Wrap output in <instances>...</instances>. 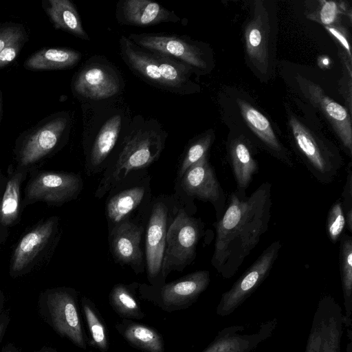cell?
<instances>
[{
	"label": "cell",
	"mask_w": 352,
	"mask_h": 352,
	"mask_svg": "<svg viewBox=\"0 0 352 352\" xmlns=\"http://www.w3.org/2000/svg\"><path fill=\"white\" fill-rule=\"evenodd\" d=\"M4 295L2 291L0 289V314L4 304Z\"/></svg>",
	"instance_id": "cell-45"
},
{
	"label": "cell",
	"mask_w": 352,
	"mask_h": 352,
	"mask_svg": "<svg viewBox=\"0 0 352 352\" xmlns=\"http://www.w3.org/2000/svg\"><path fill=\"white\" fill-rule=\"evenodd\" d=\"M27 37L23 26L15 23L0 24V52L10 43Z\"/></svg>",
	"instance_id": "cell-38"
},
{
	"label": "cell",
	"mask_w": 352,
	"mask_h": 352,
	"mask_svg": "<svg viewBox=\"0 0 352 352\" xmlns=\"http://www.w3.org/2000/svg\"><path fill=\"white\" fill-rule=\"evenodd\" d=\"M38 304L40 316L56 333L77 347L87 349V338L82 325L78 293L74 289H47L41 293Z\"/></svg>",
	"instance_id": "cell-6"
},
{
	"label": "cell",
	"mask_w": 352,
	"mask_h": 352,
	"mask_svg": "<svg viewBox=\"0 0 352 352\" xmlns=\"http://www.w3.org/2000/svg\"><path fill=\"white\" fill-rule=\"evenodd\" d=\"M164 146V138L153 130H139L128 137L115 158L107 162L95 197L102 198L129 175L146 169L159 158Z\"/></svg>",
	"instance_id": "cell-3"
},
{
	"label": "cell",
	"mask_w": 352,
	"mask_h": 352,
	"mask_svg": "<svg viewBox=\"0 0 352 352\" xmlns=\"http://www.w3.org/2000/svg\"><path fill=\"white\" fill-rule=\"evenodd\" d=\"M120 47L124 63L147 82L177 94H184L190 88L193 71L182 62L142 49L125 36L120 39Z\"/></svg>",
	"instance_id": "cell-2"
},
{
	"label": "cell",
	"mask_w": 352,
	"mask_h": 352,
	"mask_svg": "<svg viewBox=\"0 0 352 352\" xmlns=\"http://www.w3.org/2000/svg\"><path fill=\"white\" fill-rule=\"evenodd\" d=\"M81 57L80 52L70 48H43L28 58L24 67L30 70L68 69L77 64Z\"/></svg>",
	"instance_id": "cell-28"
},
{
	"label": "cell",
	"mask_w": 352,
	"mask_h": 352,
	"mask_svg": "<svg viewBox=\"0 0 352 352\" xmlns=\"http://www.w3.org/2000/svg\"><path fill=\"white\" fill-rule=\"evenodd\" d=\"M298 85L311 103L329 122L347 155L352 157V125L348 110L330 97L315 82L298 77Z\"/></svg>",
	"instance_id": "cell-18"
},
{
	"label": "cell",
	"mask_w": 352,
	"mask_h": 352,
	"mask_svg": "<svg viewBox=\"0 0 352 352\" xmlns=\"http://www.w3.org/2000/svg\"><path fill=\"white\" fill-rule=\"evenodd\" d=\"M202 227L199 219L178 209L166 234L162 267L164 282L172 271L182 272L195 260Z\"/></svg>",
	"instance_id": "cell-10"
},
{
	"label": "cell",
	"mask_w": 352,
	"mask_h": 352,
	"mask_svg": "<svg viewBox=\"0 0 352 352\" xmlns=\"http://www.w3.org/2000/svg\"><path fill=\"white\" fill-rule=\"evenodd\" d=\"M1 352H15V350L14 346L12 344H9L3 348Z\"/></svg>",
	"instance_id": "cell-44"
},
{
	"label": "cell",
	"mask_w": 352,
	"mask_h": 352,
	"mask_svg": "<svg viewBox=\"0 0 352 352\" xmlns=\"http://www.w3.org/2000/svg\"><path fill=\"white\" fill-rule=\"evenodd\" d=\"M116 16L122 24L147 26L164 22L176 23L179 18L162 5L148 0H124L117 5Z\"/></svg>",
	"instance_id": "cell-21"
},
{
	"label": "cell",
	"mask_w": 352,
	"mask_h": 352,
	"mask_svg": "<svg viewBox=\"0 0 352 352\" xmlns=\"http://www.w3.org/2000/svg\"><path fill=\"white\" fill-rule=\"evenodd\" d=\"M1 111H2V94L0 91V118H1Z\"/></svg>",
	"instance_id": "cell-46"
},
{
	"label": "cell",
	"mask_w": 352,
	"mask_h": 352,
	"mask_svg": "<svg viewBox=\"0 0 352 352\" xmlns=\"http://www.w3.org/2000/svg\"><path fill=\"white\" fill-rule=\"evenodd\" d=\"M177 210L174 200L169 197L160 196L152 200L145 234V267L151 285L158 287L165 283L162 267L166 234Z\"/></svg>",
	"instance_id": "cell-11"
},
{
	"label": "cell",
	"mask_w": 352,
	"mask_h": 352,
	"mask_svg": "<svg viewBox=\"0 0 352 352\" xmlns=\"http://www.w3.org/2000/svg\"><path fill=\"white\" fill-rule=\"evenodd\" d=\"M82 188L83 181L78 173L38 168L29 173L22 207L24 209L36 202L60 206L77 198Z\"/></svg>",
	"instance_id": "cell-9"
},
{
	"label": "cell",
	"mask_w": 352,
	"mask_h": 352,
	"mask_svg": "<svg viewBox=\"0 0 352 352\" xmlns=\"http://www.w3.org/2000/svg\"><path fill=\"white\" fill-rule=\"evenodd\" d=\"M352 163L347 167L346 182L342 192L341 202L345 216L346 227L352 232Z\"/></svg>",
	"instance_id": "cell-37"
},
{
	"label": "cell",
	"mask_w": 352,
	"mask_h": 352,
	"mask_svg": "<svg viewBox=\"0 0 352 352\" xmlns=\"http://www.w3.org/2000/svg\"><path fill=\"white\" fill-rule=\"evenodd\" d=\"M340 56L343 65V73L340 87L341 94L345 99L348 110L350 115L351 114V78H352V66L351 60H349L346 54L341 51Z\"/></svg>",
	"instance_id": "cell-36"
},
{
	"label": "cell",
	"mask_w": 352,
	"mask_h": 352,
	"mask_svg": "<svg viewBox=\"0 0 352 352\" xmlns=\"http://www.w3.org/2000/svg\"><path fill=\"white\" fill-rule=\"evenodd\" d=\"M275 326V320L267 322L259 330L249 334L242 333L243 326L224 328L202 352H250L271 335Z\"/></svg>",
	"instance_id": "cell-22"
},
{
	"label": "cell",
	"mask_w": 352,
	"mask_h": 352,
	"mask_svg": "<svg viewBox=\"0 0 352 352\" xmlns=\"http://www.w3.org/2000/svg\"><path fill=\"white\" fill-rule=\"evenodd\" d=\"M10 320V318L8 314L1 313L0 314V342L6 331Z\"/></svg>",
	"instance_id": "cell-41"
},
{
	"label": "cell",
	"mask_w": 352,
	"mask_h": 352,
	"mask_svg": "<svg viewBox=\"0 0 352 352\" xmlns=\"http://www.w3.org/2000/svg\"><path fill=\"white\" fill-rule=\"evenodd\" d=\"M237 104L245 122L270 153L280 162L293 167L290 153L277 138L268 119L245 100L237 99Z\"/></svg>",
	"instance_id": "cell-23"
},
{
	"label": "cell",
	"mask_w": 352,
	"mask_h": 352,
	"mask_svg": "<svg viewBox=\"0 0 352 352\" xmlns=\"http://www.w3.org/2000/svg\"><path fill=\"white\" fill-rule=\"evenodd\" d=\"M320 6L308 14V18L324 26L336 24L339 16L347 11L346 6L342 1H320Z\"/></svg>",
	"instance_id": "cell-34"
},
{
	"label": "cell",
	"mask_w": 352,
	"mask_h": 352,
	"mask_svg": "<svg viewBox=\"0 0 352 352\" xmlns=\"http://www.w3.org/2000/svg\"><path fill=\"white\" fill-rule=\"evenodd\" d=\"M281 247L279 240L269 245L231 288L222 294L216 311L219 316L233 313L258 287L270 274Z\"/></svg>",
	"instance_id": "cell-13"
},
{
	"label": "cell",
	"mask_w": 352,
	"mask_h": 352,
	"mask_svg": "<svg viewBox=\"0 0 352 352\" xmlns=\"http://www.w3.org/2000/svg\"><path fill=\"white\" fill-rule=\"evenodd\" d=\"M346 227L345 216L340 199L336 200L329 210L327 218V232L332 243L340 240Z\"/></svg>",
	"instance_id": "cell-35"
},
{
	"label": "cell",
	"mask_w": 352,
	"mask_h": 352,
	"mask_svg": "<svg viewBox=\"0 0 352 352\" xmlns=\"http://www.w3.org/2000/svg\"><path fill=\"white\" fill-rule=\"evenodd\" d=\"M129 38L138 47L173 57L193 72L208 67L206 56L199 43L186 36L161 33L131 34Z\"/></svg>",
	"instance_id": "cell-14"
},
{
	"label": "cell",
	"mask_w": 352,
	"mask_h": 352,
	"mask_svg": "<svg viewBox=\"0 0 352 352\" xmlns=\"http://www.w3.org/2000/svg\"><path fill=\"white\" fill-rule=\"evenodd\" d=\"M81 307L90 336V344L100 352L109 350L108 331L95 304L87 296L81 298Z\"/></svg>",
	"instance_id": "cell-32"
},
{
	"label": "cell",
	"mask_w": 352,
	"mask_h": 352,
	"mask_svg": "<svg viewBox=\"0 0 352 352\" xmlns=\"http://www.w3.org/2000/svg\"><path fill=\"white\" fill-rule=\"evenodd\" d=\"M214 140L213 131L209 130L193 140L187 146L178 166L177 179H179L193 164L208 155Z\"/></svg>",
	"instance_id": "cell-33"
},
{
	"label": "cell",
	"mask_w": 352,
	"mask_h": 352,
	"mask_svg": "<svg viewBox=\"0 0 352 352\" xmlns=\"http://www.w3.org/2000/svg\"><path fill=\"white\" fill-rule=\"evenodd\" d=\"M272 207L269 182L250 195L236 190L229 195L222 216L214 223L216 237L211 259L212 265L223 278L234 276L267 231Z\"/></svg>",
	"instance_id": "cell-1"
},
{
	"label": "cell",
	"mask_w": 352,
	"mask_h": 352,
	"mask_svg": "<svg viewBox=\"0 0 352 352\" xmlns=\"http://www.w3.org/2000/svg\"><path fill=\"white\" fill-rule=\"evenodd\" d=\"M8 227L4 226L0 221V250L3 244L6 243L9 234Z\"/></svg>",
	"instance_id": "cell-42"
},
{
	"label": "cell",
	"mask_w": 352,
	"mask_h": 352,
	"mask_svg": "<svg viewBox=\"0 0 352 352\" xmlns=\"http://www.w3.org/2000/svg\"><path fill=\"white\" fill-rule=\"evenodd\" d=\"M208 270H199L158 287L139 284L138 292L163 311L173 312L189 307L210 284Z\"/></svg>",
	"instance_id": "cell-12"
},
{
	"label": "cell",
	"mask_w": 352,
	"mask_h": 352,
	"mask_svg": "<svg viewBox=\"0 0 352 352\" xmlns=\"http://www.w3.org/2000/svg\"><path fill=\"white\" fill-rule=\"evenodd\" d=\"M340 239V273L346 310L344 322L349 325L351 322L352 311V238L348 234H342Z\"/></svg>",
	"instance_id": "cell-31"
},
{
	"label": "cell",
	"mask_w": 352,
	"mask_h": 352,
	"mask_svg": "<svg viewBox=\"0 0 352 352\" xmlns=\"http://www.w3.org/2000/svg\"><path fill=\"white\" fill-rule=\"evenodd\" d=\"M61 236L60 219H42L21 236L12 253L9 274L12 278L27 275L48 262Z\"/></svg>",
	"instance_id": "cell-5"
},
{
	"label": "cell",
	"mask_w": 352,
	"mask_h": 352,
	"mask_svg": "<svg viewBox=\"0 0 352 352\" xmlns=\"http://www.w3.org/2000/svg\"><path fill=\"white\" fill-rule=\"evenodd\" d=\"M143 221L129 220L109 230V249L113 259L120 265L129 266L135 274L145 269L141 248L144 231Z\"/></svg>",
	"instance_id": "cell-17"
},
{
	"label": "cell",
	"mask_w": 352,
	"mask_h": 352,
	"mask_svg": "<svg viewBox=\"0 0 352 352\" xmlns=\"http://www.w3.org/2000/svg\"><path fill=\"white\" fill-rule=\"evenodd\" d=\"M26 40L27 37H25L12 42L0 52V68L5 67L16 58Z\"/></svg>",
	"instance_id": "cell-39"
},
{
	"label": "cell",
	"mask_w": 352,
	"mask_h": 352,
	"mask_svg": "<svg viewBox=\"0 0 352 352\" xmlns=\"http://www.w3.org/2000/svg\"><path fill=\"white\" fill-rule=\"evenodd\" d=\"M179 180L186 195L212 204L217 219L222 216L226 207V195L208 155L191 166Z\"/></svg>",
	"instance_id": "cell-16"
},
{
	"label": "cell",
	"mask_w": 352,
	"mask_h": 352,
	"mask_svg": "<svg viewBox=\"0 0 352 352\" xmlns=\"http://www.w3.org/2000/svg\"><path fill=\"white\" fill-rule=\"evenodd\" d=\"M122 119L118 115L111 117L97 134L85 162V172L93 175L102 172L113 151L121 129Z\"/></svg>",
	"instance_id": "cell-24"
},
{
	"label": "cell",
	"mask_w": 352,
	"mask_h": 352,
	"mask_svg": "<svg viewBox=\"0 0 352 352\" xmlns=\"http://www.w3.org/2000/svg\"><path fill=\"white\" fill-rule=\"evenodd\" d=\"M73 87L80 96L100 100L116 95L120 90V82L111 68L100 64H91L78 73Z\"/></svg>",
	"instance_id": "cell-20"
},
{
	"label": "cell",
	"mask_w": 352,
	"mask_h": 352,
	"mask_svg": "<svg viewBox=\"0 0 352 352\" xmlns=\"http://www.w3.org/2000/svg\"><path fill=\"white\" fill-rule=\"evenodd\" d=\"M230 164L236 184V190L246 192L258 170L254 148L244 137L232 139L228 146Z\"/></svg>",
	"instance_id": "cell-25"
},
{
	"label": "cell",
	"mask_w": 352,
	"mask_h": 352,
	"mask_svg": "<svg viewBox=\"0 0 352 352\" xmlns=\"http://www.w3.org/2000/svg\"><path fill=\"white\" fill-rule=\"evenodd\" d=\"M139 283L115 285L109 294V303L114 311L122 319H142L145 314L136 298Z\"/></svg>",
	"instance_id": "cell-30"
},
{
	"label": "cell",
	"mask_w": 352,
	"mask_h": 352,
	"mask_svg": "<svg viewBox=\"0 0 352 352\" xmlns=\"http://www.w3.org/2000/svg\"><path fill=\"white\" fill-rule=\"evenodd\" d=\"M45 352H56V351L52 349H47V351H45Z\"/></svg>",
	"instance_id": "cell-47"
},
{
	"label": "cell",
	"mask_w": 352,
	"mask_h": 352,
	"mask_svg": "<svg viewBox=\"0 0 352 352\" xmlns=\"http://www.w3.org/2000/svg\"><path fill=\"white\" fill-rule=\"evenodd\" d=\"M107 195L105 215L109 230L125 221H142L152 202L151 177L144 170L135 172Z\"/></svg>",
	"instance_id": "cell-7"
},
{
	"label": "cell",
	"mask_w": 352,
	"mask_h": 352,
	"mask_svg": "<svg viewBox=\"0 0 352 352\" xmlns=\"http://www.w3.org/2000/svg\"><path fill=\"white\" fill-rule=\"evenodd\" d=\"M262 1H256L253 14L245 28V50L252 65L262 74L270 66V19Z\"/></svg>",
	"instance_id": "cell-19"
},
{
	"label": "cell",
	"mask_w": 352,
	"mask_h": 352,
	"mask_svg": "<svg viewBox=\"0 0 352 352\" xmlns=\"http://www.w3.org/2000/svg\"><path fill=\"white\" fill-rule=\"evenodd\" d=\"M324 28L334 38L337 39V41L345 50L344 52L348 56L349 60H352L347 30L344 26L338 23L327 25L324 26Z\"/></svg>",
	"instance_id": "cell-40"
},
{
	"label": "cell",
	"mask_w": 352,
	"mask_h": 352,
	"mask_svg": "<svg viewBox=\"0 0 352 352\" xmlns=\"http://www.w3.org/2000/svg\"><path fill=\"white\" fill-rule=\"evenodd\" d=\"M45 9L54 27L89 40L75 6L69 0H48Z\"/></svg>",
	"instance_id": "cell-29"
},
{
	"label": "cell",
	"mask_w": 352,
	"mask_h": 352,
	"mask_svg": "<svg viewBox=\"0 0 352 352\" xmlns=\"http://www.w3.org/2000/svg\"><path fill=\"white\" fill-rule=\"evenodd\" d=\"M344 316L331 296L323 297L315 313L305 352H340Z\"/></svg>",
	"instance_id": "cell-15"
},
{
	"label": "cell",
	"mask_w": 352,
	"mask_h": 352,
	"mask_svg": "<svg viewBox=\"0 0 352 352\" xmlns=\"http://www.w3.org/2000/svg\"><path fill=\"white\" fill-rule=\"evenodd\" d=\"M289 124L296 152L310 173L322 184L332 183L343 166L337 147L294 116H289Z\"/></svg>",
	"instance_id": "cell-4"
},
{
	"label": "cell",
	"mask_w": 352,
	"mask_h": 352,
	"mask_svg": "<svg viewBox=\"0 0 352 352\" xmlns=\"http://www.w3.org/2000/svg\"><path fill=\"white\" fill-rule=\"evenodd\" d=\"M69 123L65 113H58L23 134L16 142L15 165L30 173L38 169L58 148Z\"/></svg>",
	"instance_id": "cell-8"
},
{
	"label": "cell",
	"mask_w": 352,
	"mask_h": 352,
	"mask_svg": "<svg viewBox=\"0 0 352 352\" xmlns=\"http://www.w3.org/2000/svg\"><path fill=\"white\" fill-rule=\"evenodd\" d=\"M7 177L3 175L0 168V204L6 185Z\"/></svg>",
	"instance_id": "cell-43"
},
{
	"label": "cell",
	"mask_w": 352,
	"mask_h": 352,
	"mask_svg": "<svg viewBox=\"0 0 352 352\" xmlns=\"http://www.w3.org/2000/svg\"><path fill=\"white\" fill-rule=\"evenodd\" d=\"M7 181L0 204V221L8 228L19 223L23 212L21 187L30 171L12 164L7 171Z\"/></svg>",
	"instance_id": "cell-26"
},
{
	"label": "cell",
	"mask_w": 352,
	"mask_h": 352,
	"mask_svg": "<svg viewBox=\"0 0 352 352\" xmlns=\"http://www.w3.org/2000/svg\"><path fill=\"white\" fill-rule=\"evenodd\" d=\"M117 331L133 347L144 352H164V341L155 329L129 319L116 323Z\"/></svg>",
	"instance_id": "cell-27"
}]
</instances>
